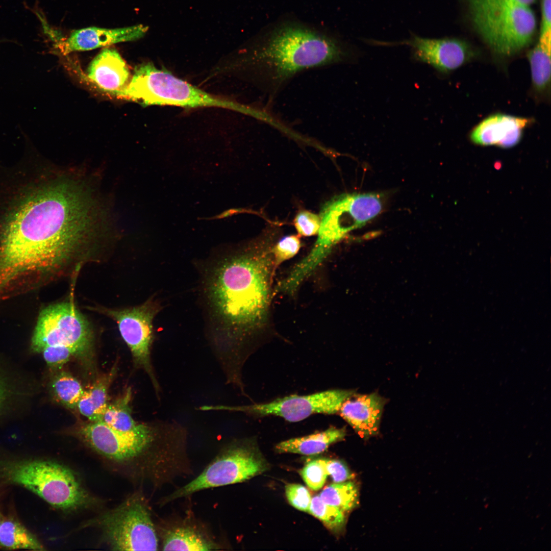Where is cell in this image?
<instances>
[{
	"mask_svg": "<svg viewBox=\"0 0 551 551\" xmlns=\"http://www.w3.org/2000/svg\"><path fill=\"white\" fill-rule=\"evenodd\" d=\"M0 214V288L21 273H77L93 262V208L85 191L65 181L31 179Z\"/></svg>",
	"mask_w": 551,
	"mask_h": 551,
	"instance_id": "obj_1",
	"label": "cell"
},
{
	"mask_svg": "<svg viewBox=\"0 0 551 551\" xmlns=\"http://www.w3.org/2000/svg\"><path fill=\"white\" fill-rule=\"evenodd\" d=\"M276 269L271 246H253L211 261L203 290L208 339L224 378L236 379L268 320Z\"/></svg>",
	"mask_w": 551,
	"mask_h": 551,
	"instance_id": "obj_2",
	"label": "cell"
},
{
	"mask_svg": "<svg viewBox=\"0 0 551 551\" xmlns=\"http://www.w3.org/2000/svg\"><path fill=\"white\" fill-rule=\"evenodd\" d=\"M75 435L98 455L119 466L134 468L151 479H168L185 454L186 429L176 421L144 423L139 431L125 433L102 421L80 424Z\"/></svg>",
	"mask_w": 551,
	"mask_h": 551,
	"instance_id": "obj_3",
	"label": "cell"
},
{
	"mask_svg": "<svg viewBox=\"0 0 551 551\" xmlns=\"http://www.w3.org/2000/svg\"><path fill=\"white\" fill-rule=\"evenodd\" d=\"M347 56L335 39L288 25L254 48L239 66L262 92L274 97L300 72L342 63Z\"/></svg>",
	"mask_w": 551,
	"mask_h": 551,
	"instance_id": "obj_4",
	"label": "cell"
},
{
	"mask_svg": "<svg viewBox=\"0 0 551 551\" xmlns=\"http://www.w3.org/2000/svg\"><path fill=\"white\" fill-rule=\"evenodd\" d=\"M471 22L495 53L510 56L532 42L537 30L530 7L511 0H465Z\"/></svg>",
	"mask_w": 551,
	"mask_h": 551,
	"instance_id": "obj_5",
	"label": "cell"
},
{
	"mask_svg": "<svg viewBox=\"0 0 551 551\" xmlns=\"http://www.w3.org/2000/svg\"><path fill=\"white\" fill-rule=\"evenodd\" d=\"M118 97L142 105H168L184 108L216 107L253 116L255 109L211 94L146 62L137 66L127 88Z\"/></svg>",
	"mask_w": 551,
	"mask_h": 551,
	"instance_id": "obj_6",
	"label": "cell"
},
{
	"mask_svg": "<svg viewBox=\"0 0 551 551\" xmlns=\"http://www.w3.org/2000/svg\"><path fill=\"white\" fill-rule=\"evenodd\" d=\"M0 478L23 486L57 509L69 511L94 506L97 500L66 466L45 460L0 463Z\"/></svg>",
	"mask_w": 551,
	"mask_h": 551,
	"instance_id": "obj_7",
	"label": "cell"
},
{
	"mask_svg": "<svg viewBox=\"0 0 551 551\" xmlns=\"http://www.w3.org/2000/svg\"><path fill=\"white\" fill-rule=\"evenodd\" d=\"M101 530L104 539L115 550H157L158 534L147 503L139 493L116 508L86 521L80 528Z\"/></svg>",
	"mask_w": 551,
	"mask_h": 551,
	"instance_id": "obj_8",
	"label": "cell"
},
{
	"mask_svg": "<svg viewBox=\"0 0 551 551\" xmlns=\"http://www.w3.org/2000/svg\"><path fill=\"white\" fill-rule=\"evenodd\" d=\"M267 462L252 438L225 445L195 479L163 498L162 504L198 491L246 481L265 471Z\"/></svg>",
	"mask_w": 551,
	"mask_h": 551,
	"instance_id": "obj_9",
	"label": "cell"
},
{
	"mask_svg": "<svg viewBox=\"0 0 551 551\" xmlns=\"http://www.w3.org/2000/svg\"><path fill=\"white\" fill-rule=\"evenodd\" d=\"M92 327L72 300L49 305L38 317L31 346L36 352L63 346L76 350L80 356L91 352L94 343Z\"/></svg>",
	"mask_w": 551,
	"mask_h": 551,
	"instance_id": "obj_10",
	"label": "cell"
},
{
	"mask_svg": "<svg viewBox=\"0 0 551 551\" xmlns=\"http://www.w3.org/2000/svg\"><path fill=\"white\" fill-rule=\"evenodd\" d=\"M355 390L331 389L308 395L293 394L265 403L245 405H203V411L240 412L254 417L275 416L290 422L304 420L314 414H335Z\"/></svg>",
	"mask_w": 551,
	"mask_h": 551,
	"instance_id": "obj_11",
	"label": "cell"
},
{
	"mask_svg": "<svg viewBox=\"0 0 551 551\" xmlns=\"http://www.w3.org/2000/svg\"><path fill=\"white\" fill-rule=\"evenodd\" d=\"M161 309L159 303L153 298L138 306L122 309L103 307L89 308L116 322L121 336L130 349L135 365L146 373L159 400L161 388L152 362L151 349L155 339L153 322Z\"/></svg>",
	"mask_w": 551,
	"mask_h": 551,
	"instance_id": "obj_12",
	"label": "cell"
},
{
	"mask_svg": "<svg viewBox=\"0 0 551 551\" xmlns=\"http://www.w3.org/2000/svg\"><path fill=\"white\" fill-rule=\"evenodd\" d=\"M382 209L381 199L375 193L343 194L334 197L321 209L318 236L314 246L330 253L347 233L363 226Z\"/></svg>",
	"mask_w": 551,
	"mask_h": 551,
	"instance_id": "obj_13",
	"label": "cell"
},
{
	"mask_svg": "<svg viewBox=\"0 0 551 551\" xmlns=\"http://www.w3.org/2000/svg\"><path fill=\"white\" fill-rule=\"evenodd\" d=\"M377 43L408 45L411 49L412 57L414 60L428 64L442 73L458 68L475 55L471 45L456 38L430 39L412 34L410 38L400 42Z\"/></svg>",
	"mask_w": 551,
	"mask_h": 551,
	"instance_id": "obj_14",
	"label": "cell"
},
{
	"mask_svg": "<svg viewBox=\"0 0 551 551\" xmlns=\"http://www.w3.org/2000/svg\"><path fill=\"white\" fill-rule=\"evenodd\" d=\"M387 399L377 392L355 393L342 405L338 413L363 439L379 433L381 420Z\"/></svg>",
	"mask_w": 551,
	"mask_h": 551,
	"instance_id": "obj_15",
	"label": "cell"
},
{
	"mask_svg": "<svg viewBox=\"0 0 551 551\" xmlns=\"http://www.w3.org/2000/svg\"><path fill=\"white\" fill-rule=\"evenodd\" d=\"M531 119L507 114H496L487 117L472 131L470 138L475 144L511 147L521 139Z\"/></svg>",
	"mask_w": 551,
	"mask_h": 551,
	"instance_id": "obj_16",
	"label": "cell"
},
{
	"mask_svg": "<svg viewBox=\"0 0 551 551\" xmlns=\"http://www.w3.org/2000/svg\"><path fill=\"white\" fill-rule=\"evenodd\" d=\"M148 30L147 26L141 24L116 29L88 27L73 31L60 45L65 54L91 50L138 40L142 38Z\"/></svg>",
	"mask_w": 551,
	"mask_h": 551,
	"instance_id": "obj_17",
	"label": "cell"
},
{
	"mask_svg": "<svg viewBox=\"0 0 551 551\" xmlns=\"http://www.w3.org/2000/svg\"><path fill=\"white\" fill-rule=\"evenodd\" d=\"M87 76L102 90L116 97L127 88L131 78L124 60L111 48H104L93 59Z\"/></svg>",
	"mask_w": 551,
	"mask_h": 551,
	"instance_id": "obj_18",
	"label": "cell"
},
{
	"mask_svg": "<svg viewBox=\"0 0 551 551\" xmlns=\"http://www.w3.org/2000/svg\"><path fill=\"white\" fill-rule=\"evenodd\" d=\"M346 435L345 427L330 426L323 431L282 441L276 445L275 449L280 453L315 455L324 452L331 445L342 441Z\"/></svg>",
	"mask_w": 551,
	"mask_h": 551,
	"instance_id": "obj_19",
	"label": "cell"
},
{
	"mask_svg": "<svg viewBox=\"0 0 551 551\" xmlns=\"http://www.w3.org/2000/svg\"><path fill=\"white\" fill-rule=\"evenodd\" d=\"M161 534L164 550H212L220 548L196 528L186 523L162 529Z\"/></svg>",
	"mask_w": 551,
	"mask_h": 551,
	"instance_id": "obj_20",
	"label": "cell"
},
{
	"mask_svg": "<svg viewBox=\"0 0 551 551\" xmlns=\"http://www.w3.org/2000/svg\"><path fill=\"white\" fill-rule=\"evenodd\" d=\"M116 373V367L114 366L109 372L98 377L87 389H84L77 409L89 421L102 420L109 404V389Z\"/></svg>",
	"mask_w": 551,
	"mask_h": 551,
	"instance_id": "obj_21",
	"label": "cell"
},
{
	"mask_svg": "<svg viewBox=\"0 0 551 551\" xmlns=\"http://www.w3.org/2000/svg\"><path fill=\"white\" fill-rule=\"evenodd\" d=\"M131 397V388H128L121 396L108 404L102 421L122 432L131 433L140 430L145 423H138L133 419L130 407Z\"/></svg>",
	"mask_w": 551,
	"mask_h": 551,
	"instance_id": "obj_22",
	"label": "cell"
},
{
	"mask_svg": "<svg viewBox=\"0 0 551 551\" xmlns=\"http://www.w3.org/2000/svg\"><path fill=\"white\" fill-rule=\"evenodd\" d=\"M551 37H539L536 45L527 55L531 67L533 86L538 92H543L550 79Z\"/></svg>",
	"mask_w": 551,
	"mask_h": 551,
	"instance_id": "obj_23",
	"label": "cell"
},
{
	"mask_svg": "<svg viewBox=\"0 0 551 551\" xmlns=\"http://www.w3.org/2000/svg\"><path fill=\"white\" fill-rule=\"evenodd\" d=\"M0 547L9 549L45 550L44 546L35 536L20 523L12 519L1 522Z\"/></svg>",
	"mask_w": 551,
	"mask_h": 551,
	"instance_id": "obj_24",
	"label": "cell"
},
{
	"mask_svg": "<svg viewBox=\"0 0 551 551\" xmlns=\"http://www.w3.org/2000/svg\"><path fill=\"white\" fill-rule=\"evenodd\" d=\"M319 496L324 503L346 513L355 509L359 504L358 486L351 480L329 485L322 489Z\"/></svg>",
	"mask_w": 551,
	"mask_h": 551,
	"instance_id": "obj_25",
	"label": "cell"
},
{
	"mask_svg": "<svg viewBox=\"0 0 551 551\" xmlns=\"http://www.w3.org/2000/svg\"><path fill=\"white\" fill-rule=\"evenodd\" d=\"M51 389L54 398L59 403L71 409H77L84 391L79 380L65 371H60L54 376L51 382Z\"/></svg>",
	"mask_w": 551,
	"mask_h": 551,
	"instance_id": "obj_26",
	"label": "cell"
},
{
	"mask_svg": "<svg viewBox=\"0 0 551 551\" xmlns=\"http://www.w3.org/2000/svg\"><path fill=\"white\" fill-rule=\"evenodd\" d=\"M309 513L320 520L335 533L342 532L346 522V513L324 503L319 495L312 498Z\"/></svg>",
	"mask_w": 551,
	"mask_h": 551,
	"instance_id": "obj_27",
	"label": "cell"
},
{
	"mask_svg": "<svg viewBox=\"0 0 551 551\" xmlns=\"http://www.w3.org/2000/svg\"><path fill=\"white\" fill-rule=\"evenodd\" d=\"M301 246L300 240L297 235H291L282 238L272 247L275 268L295 256Z\"/></svg>",
	"mask_w": 551,
	"mask_h": 551,
	"instance_id": "obj_28",
	"label": "cell"
},
{
	"mask_svg": "<svg viewBox=\"0 0 551 551\" xmlns=\"http://www.w3.org/2000/svg\"><path fill=\"white\" fill-rule=\"evenodd\" d=\"M299 473L308 487L314 491L320 490L328 477L319 459L307 462Z\"/></svg>",
	"mask_w": 551,
	"mask_h": 551,
	"instance_id": "obj_29",
	"label": "cell"
},
{
	"mask_svg": "<svg viewBox=\"0 0 551 551\" xmlns=\"http://www.w3.org/2000/svg\"><path fill=\"white\" fill-rule=\"evenodd\" d=\"M41 353L47 365L54 369H60L71 357L80 356L76 350L63 346L47 347Z\"/></svg>",
	"mask_w": 551,
	"mask_h": 551,
	"instance_id": "obj_30",
	"label": "cell"
},
{
	"mask_svg": "<svg viewBox=\"0 0 551 551\" xmlns=\"http://www.w3.org/2000/svg\"><path fill=\"white\" fill-rule=\"evenodd\" d=\"M285 494L289 504L295 509L309 512L312 497L308 490L299 484L290 483L285 486Z\"/></svg>",
	"mask_w": 551,
	"mask_h": 551,
	"instance_id": "obj_31",
	"label": "cell"
},
{
	"mask_svg": "<svg viewBox=\"0 0 551 551\" xmlns=\"http://www.w3.org/2000/svg\"><path fill=\"white\" fill-rule=\"evenodd\" d=\"M294 224L299 235L309 237L318 234L320 219L318 215L313 213L302 210L295 216Z\"/></svg>",
	"mask_w": 551,
	"mask_h": 551,
	"instance_id": "obj_32",
	"label": "cell"
},
{
	"mask_svg": "<svg viewBox=\"0 0 551 551\" xmlns=\"http://www.w3.org/2000/svg\"><path fill=\"white\" fill-rule=\"evenodd\" d=\"M326 472L331 476L334 483H341L351 480L354 474L347 465L340 460L319 458Z\"/></svg>",
	"mask_w": 551,
	"mask_h": 551,
	"instance_id": "obj_33",
	"label": "cell"
},
{
	"mask_svg": "<svg viewBox=\"0 0 551 551\" xmlns=\"http://www.w3.org/2000/svg\"><path fill=\"white\" fill-rule=\"evenodd\" d=\"M541 14L539 37L551 36V0L541 1Z\"/></svg>",
	"mask_w": 551,
	"mask_h": 551,
	"instance_id": "obj_34",
	"label": "cell"
},
{
	"mask_svg": "<svg viewBox=\"0 0 551 551\" xmlns=\"http://www.w3.org/2000/svg\"><path fill=\"white\" fill-rule=\"evenodd\" d=\"M7 395L5 384L0 378V408H1Z\"/></svg>",
	"mask_w": 551,
	"mask_h": 551,
	"instance_id": "obj_35",
	"label": "cell"
},
{
	"mask_svg": "<svg viewBox=\"0 0 551 551\" xmlns=\"http://www.w3.org/2000/svg\"><path fill=\"white\" fill-rule=\"evenodd\" d=\"M511 1H513V2L516 3L517 4H518L521 5H523V6H529V7H530V6L531 5H532L533 4H534L536 1V0H511Z\"/></svg>",
	"mask_w": 551,
	"mask_h": 551,
	"instance_id": "obj_36",
	"label": "cell"
},
{
	"mask_svg": "<svg viewBox=\"0 0 551 551\" xmlns=\"http://www.w3.org/2000/svg\"><path fill=\"white\" fill-rule=\"evenodd\" d=\"M1 522H2V521H1V519H0V525H1Z\"/></svg>",
	"mask_w": 551,
	"mask_h": 551,
	"instance_id": "obj_37",
	"label": "cell"
}]
</instances>
